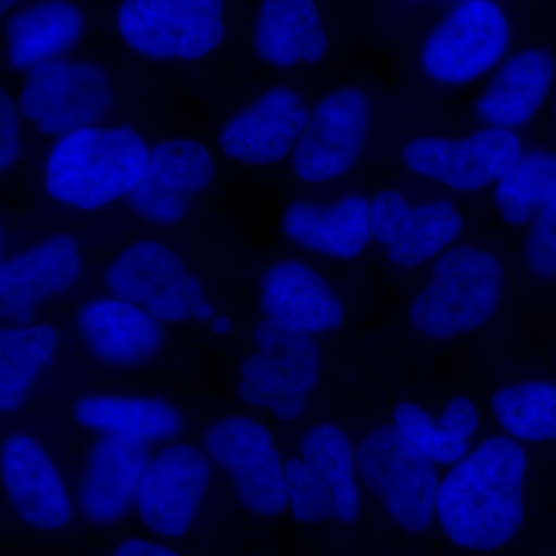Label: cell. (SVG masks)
<instances>
[{
    "label": "cell",
    "instance_id": "obj_10",
    "mask_svg": "<svg viewBox=\"0 0 556 556\" xmlns=\"http://www.w3.org/2000/svg\"><path fill=\"white\" fill-rule=\"evenodd\" d=\"M206 445L232 475L237 496L248 510L273 517L287 507L283 467L268 428L248 417H228L211 427Z\"/></svg>",
    "mask_w": 556,
    "mask_h": 556
},
{
    "label": "cell",
    "instance_id": "obj_36",
    "mask_svg": "<svg viewBox=\"0 0 556 556\" xmlns=\"http://www.w3.org/2000/svg\"><path fill=\"white\" fill-rule=\"evenodd\" d=\"M214 329L218 332V334H225L230 329V321L228 318L219 317L214 321Z\"/></svg>",
    "mask_w": 556,
    "mask_h": 556
},
{
    "label": "cell",
    "instance_id": "obj_32",
    "mask_svg": "<svg viewBox=\"0 0 556 556\" xmlns=\"http://www.w3.org/2000/svg\"><path fill=\"white\" fill-rule=\"evenodd\" d=\"M527 263L536 276L556 278V197L540 215L527 240Z\"/></svg>",
    "mask_w": 556,
    "mask_h": 556
},
{
    "label": "cell",
    "instance_id": "obj_12",
    "mask_svg": "<svg viewBox=\"0 0 556 556\" xmlns=\"http://www.w3.org/2000/svg\"><path fill=\"white\" fill-rule=\"evenodd\" d=\"M507 42L508 25L503 11L489 0H468L427 40L424 68L441 83H467L492 67Z\"/></svg>",
    "mask_w": 556,
    "mask_h": 556
},
{
    "label": "cell",
    "instance_id": "obj_24",
    "mask_svg": "<svg viewBox=\"0 0 556 556\" xmlns=\"http://www.w3.org/2000/svg\"><path fill=\"white\" fill-rule=\"evenodd\" d=\"M79 328L93 353L110 364H139L153 356L161 343L153 317L124 300H98L84 306Z\"/></svg>",
    "mask_w": 556,
    "mask_h": 556
},
{
    "label": "cell",
    "instance_id": "obj_34",
    "mask_svg": "<svg viewBox=\"0 0 556 556\" xmlns=\"http://www.w3.org/2000/svg\"><path fill=\"white\" fill-rule=\"evenodd\" d=\"M439 420L448 428L450 433L467 441L477 431L479 417L470 399L456 396L448 402L447 408L444 409Z\"/></svg>",
    "mask_w": 556,
    "mask_h": 556
},
{
    "label": "cell",
    "instance_id": "obj_33",
    "mask_svg": "<svg viewBox=\"0 0 556 556\" xmlns=\"http://www.w3.org/2000/svg\"><path fill=\"white\" fill-rule=\"evenodd\" d=\"M21 153L20 119L10 94L0 89V170L10 167Z\"/></svg>",
    "mask_w": 556,
    "mask_h": 556
},
{
    "label": "cell",
    "instance_id": "obj_16",
    "mask_svg": "<svg viewBox=\"0 0 556 556\" xmlns=\"http://www.w3.org/2000/svg\"><path fill=\"white\" fill-rule=\"evenodd\" d=\"M207 482V460L199 450L189 445L163 450L139 482L137 497L142 521L160 535H185Z\"/></svg>",
    "mask_w": 556,
    "mask_h": 556
},
{
    "label": "cell",
    "instance_id": "obj_5",
    "mask_svg": "<svg viewBox=\"0 0 556 556\" xmlns=\"http://www.w3.org/2000/svg\"><path fill=\"white\" fill-rule=\"evenodd\" d=\"M357 467L365 485L399 526L426 532L437 511L439 479L433 460L396 426H382L358 445Z\"/></svg>",
    "mask_w": 556,
    "mask_h": 556
},
{
    "label": "cell",
    "instance_id": "obj_35",
    "mask_svg": "<svg viewBox=\"0 0 556 556\" xmlns=\"http://www.w3.org/2000/svg\"><path fill=\"white\" fill-rule=\"evenodd\" d=\"M113 556H179L175 552L148 541L130 540L121 544Z\"/></svg>",
    "mask_w": 556,
    "mask_h": 556
},
{
    "label": "cell",
    "instance_id": "obj_11",
    "mask_svg": "<svg viewBox=\"0 0 556 556\" xmlns=\"http://www.w3.org/2000/svg\"><path fill=\"white\" fill-rule=\"evenodd\" d=\"M519 159L521 142L503 127L479 130L460 141L417 138L404 150L408 169L456 190H477L501 181Z\"/></svg>",
    "mask_w": 556,
    "mask_h": 556
},
{
    "label": "cell",
    "instance_id": "obj_6",
    "mask_svg": "<svg viewBox=\"0 0 556 556\" xmlns=\"http://www.w3.org/2000/svg\"><path fill=\"white\" fill-rule=\"evenodd\" d=\"M303 459L283 468L288 500L300 522L356 521L361 495L354 479L353 448L339 427L321 424L300 441Z\"/></svg>",
    "mask_w": 556,
    "mask_h": 556
},
{
    "label": "cell",
    "instance_id": "obj_27",
    "mask_svg": "<svg viewBox=\"0 0 556 556\" xmlns=\"http://www.w3.org/2000/svg\"><path fill=\"white\" fill-rule=\"evenodd\" d=\"M75 416L84 426L139 441L174 437L181 426L178 413L160 399L86 397Z\"/></svg>",
    "mask_w": 556,
    "mask_h": 556
},
{
    "label": "cell",
    "instance_id": "obj_7",
    "mask_svg": "<svg viewBox=\"0 0 556 556\" xmlns=\"http://www.w3.org/2000/svg\"><path fill=\"white\" fill-rule=\"evenodd\" d=\"M225 0H126L121 36L153 60H200L225 38Z\"/></svg>",
    "mask_w": 556,
    "mask_h": 556
},
{
    "label": "cell",
    "instance_id": "obj_1",
    "mask_svg": "<svg viewBox=\"0 0 556 556\" xmlns=\"http://www.w3.org/2000/svg\"><path fill=\"white\" fill-rule=\"evenodd\" d=\"M525 450L496 437L457 464L439 484L437 511L450 540L471 551L508 543L525 519Z\"/></svg>",
    "mask_w": 556,
    "mask_h": 556
},
{
    "label": "cell",
    "instance_id": "obj_18",
    "mask_svg": "<svg viewBox=\"0 0 556 556\" xmlns=\"http://www.w3.org/2000/svg\"><path fill=\"white\" fill-rule=\"evenodd\" d=\"M2 477L17 514L38 529L67 525L70 501L60 473L38 442L24 434L11 437L2 450Z\"/></svg>",
    "mask_w": 556,
    "mask_h": 556
},
{
    "label": "cell",
    "instance_id": "obj_15",
    "mask_svg": "<svg viewBox=\"0 0 556 556\" xmlns=\"http://www.w3.org/2000/svg\"><path fill=\"white\" fill-rule=\"evenodd\" d=\"M371 237L388 248L394 265L413 268L459 236L463 217L448 201L409 206L401 193L383 190L369 204Z\"/></svg>",
    "mask_w": 556,
    "mask_h": 556
},
{
    "label": "cell",
    "instance_id": "obj_30",
    "mask_svg": "<svg viewBox=\"0 0 556 556\" xmlns=\"http://www.w3.org/2000/svg\"><path fill=\"white\" fill-rule=\"evenodd\" d=\"M492 408L508 433L525 441L556 439V387L546 382L518 383L496 391Z\"/></svg>",
    "mask_w": 556,
    "mask_h": 556
},
{
    "label": "cell",
    "instance_id": "obj_13",
    "mask_svg": "<svg viewBox=\"0 0 556 556\" xmlns=\"http://www.w3.org/2000/svg\"><path fill=\"white\" fill-rule=\"evenodd\" d=\"M369 126L367 97L340 89L325 98L300 135L294 150L295 174L306 182H325L345 174L364 148Z\"/></svg>",
    "mask_w": 556,
    "mask_h": 556
},
{
    "label": "cell",
    "instance_id": "obj_28",
    "mask_svg": "<svg viewBox=\"0 0 556 556\" xmlns=\"http://www.w3.org/2000/svg\"><path fill=\"white\" fill-rule=\"evenodd\" d=\"M56 342V331L47 325L0 329V412L20 407Z\"/></svg>",
    "mask_w": 556,
    "mask_h": 556
},
{
    "label": "cell",
    "instance_id": "obj_38",
    "mask_svg": "<svg viewBox=\"0 0 556 556\" xmlns=\"http://www.w3.org/2000/svg\"><path fill=\"white\" fill-rule=\"evenodd\" d=\"M21 2V0H0V14L5 13L10 7H13L14 3Z\"/></svg>",
    "mask_w": 556,
    "mask_h": 556
},
{
    "label": "cell",
    "instance_id": "obj_3",
    "mask_svg": "<svg viewBox=\"0 0 556 556\" xmlns=\"http://www.w3.org/2000/svg\"><path fill=\"white\" fill-rule=\"evenodd\" d=\"M503 278L500 262L489 252L470 247L445 252L434 265L430 283L413 300V325L434 339L482 327L495 314Z\"/></svg>",
    "mask_w": 556,
    "mask_h": 556
},
{
    "label": "cell",
    "instance_id": "obj_14",
    "mask_svg": "<svg viewBox=\"0 0 556 556\" xmlns=\"http://www.w3.org/2000/svg\"><path fill=\"white\" fill-rule=\"evenodd\" d=\"M212 178L214 161L203 144L190 139L163 142L149 150L144 174L129 193L130 206L150 222L177 223Z\"/></svg>",
    "mask_w": 556,
    "mask_h": 556
},
{
    "label": "cell",
    "instance_id": "obj_17",
    "mask_svg": "<svg viewBox=\"0 0 556 556\" xmlns=\"http://www.w3.org/2000/svg\"><path fill=\"white\" fill-rule=\"evenodd\" d=\"M308 109L295 91L277 87L226 124L219 148L228 159L252 166L288 155L308 124Z\"/></svg>",
    "mask_w": 556,
    "mask_h": 556
},
{
    "label": "cell",
    "instance_id": "obj_22",
    "mask_svg": "<svg viewBox=\"0 0 556 556\" xmlns=\"http://www.w3.org/2000/svg\"><path fill=\"white\" fill-rule=\"evenodd\" d=\"M283 229L303 248L351 260L362 254L371 240L369 203L358 195L346 197L331 206L298 201L285 212Z\"/></svg>",
    "mask_w": 556,
    "mask_h": 556
},
{
    "label": "cell",
    "instance_id": "obj_26",
    "mask_svg": "<svg viewBox=\"0 0 556 556\" xmlns=\"http://www.w3.org/2000/svg\"><path fill=\"white\" fill-rule=\"evenodd\" d=\"M84 31L78 7L50 0L11 17L7 24L9 58L14 68H36L72 49Z\"/></svg>",
    "mask_w": 556,
    "mask_h": 556
},
{
    "label": "cell",
    "instance_id": "obj_31",
    "mask_svg": "<svg viewBox=\"0 0 556 556\" xmlns=\"http://www.w3.org/2000/svg\"><path fill=\"white\" fill-rule=\"evenodd\" d=\"M396 427L428 459L438 464H452L466 455L467 441L450 433L441 420H434L426 409L409 402H399L394 408Z\"/></svg>",
    "mask_w": 556,
    "mask_h": 556
},
{
    "label": "cell",
    "instance_id": "obj_8",
    "mask_svg": "<svg viewBox=\"0 0 556 556\" xmlns=\"http://www.w3.org/2000/svg\"><path fill=\"white\" fill-rule=\"evenodd\" d=\"M112 86L93 64L51 61L33 68L22 90L21 112L43 135L90 127L112 105Z\"/></svg>",
    "mask_w": 556,
    "mask_h": 556
},
{
    "label": "cell",
    "instance_id": "obj_20",
    "mask_svg": "<svg viewBox=\"0 0 556 556\" xmlns=\"http://www.w3.org/2000/svg\"><path fill=\"white\" fill-rule=\"evenodd\" d=\"M79 254L67 236L51 237L0 268V317H27L49 295L72 287L79 274Z\"/></svg>",
    "mask_w": 556,
    "mask_h": 556
},
{
    "label": "cell",
    "instance_id": "obj_2",
    "mask_svg": "<svg viewBox=\"0 0 556 556\" xmlns=\"http://www.w3.org/2000/svg\"><path fill=\"white\" fill-rule=\"evenodd\" d=\"M148 159V146L131 127H86L65 135L51 150L47 190L70 206L102 207L129 195L144 174Z\"/></svg>",
    "mask_w": 556,
    "mask_h": 556
},
{
    "label": "cell",
    "instance_id": "obj_29",
    "mask_svg": "<svg viewBox=\"0 0 556 556\" xmlns=\"http://www.w3.org/2000/svg\"><path fill=\"white\" fill-rule=\"evenodd\" d=\"M556 197V153L532 152L501 179L496 206L511 225H522L540 215Z\"/></svg>",
    "mask_w": 556,
    "mask_h": 556
},
{
    "label": "cell",
    "instance_id": "obj_9",
    "mask_svg": "<svg viewBox=\"0 0 556 556\" xmlns=\"http://www.w3.org/2000/svg\"><path fill=\"white\" fill-rule=\"evenodd\" d=\"M110 289L124 302L146 306L159 320L197 316L204 303L203 288L178 255L155 241L127 248L108 270Z\"/></svg>",
    "mask_w": 556,
    "mask_h": 556
},
{
    "label": "cell",
    "instance_id": "obj_23",
    "mask_svg": "<svg viewBox=\"0 0 556 556\" xmlns=\"http://www.w3.org/2000/svg\"><path fill=\"white\" fill-rule=\"evenodd\" d=\"M255 50L277 67L314 64L327 54L328 38L314 0H265L255 27Z\"/></svg>",
    "mask_w": 556,
    "mask_h": 556
},
{
    "label": "cell",
    "instance_id": "obj_21",
    "mask_svg": "<svg viewBox=\"0 0 556 556\" xmlns=\"http://www.w3.org/2000/svg\"><path fill=\"white\" fill-rule=\"evenodd\" d=\"M144 441L108 434L91 455L89 473L80 492V506L98 522L118 519L138 493L148 468Z\"/></svg>",
    "mask_w": 556,
    "mask_h": 556
},
{
    "label": "cell",
    "instance_id": "obj_25",
    "mask_svg": "<svg viewBox=\"0 0 556 556\" xmlns=\"http://www.w3.org/2000/svg\"><path fill=\"white\" fill-rule=\"evenodd\" d=\"M554 78V61L544 50H526L501 68L477 105L496 127L521 126L543 104Z\"/></svg>",
    "mask_w": 556,
    "mask_h": 556
},
{
    "label": "cell",
    "instance_id": "obj_4",
    "mask_svg": "<svg viewBox=\"0 0 556 556\" xmlns=\"http://www.w3.org/2000/svg\"><path fill=\"white\" fill-rule=\"evenodd\" d=\"M254 340L258 353L241 364V399L273 409L280 420L295 419L305 412L320 375L316 342L308 332L269 317L255 327Z\"/></svg>",
    "mask_w": 556,
    "mask_h": 556
},
{
    "label": "cell",
    "instance_id": "obj_19",
    "mask_svg": "<svg viewBox=\"0 0 556 556\" xmlns=\"http://www.w3.org/2000/svg\"><path fill=\"white\" fill-rule=\"evenodd\" d=\"M262 288L263 309L280 324L308 334L342 327V302L324 278L302 263H277L263 276Z\"/></svg>",
    "mask_w": 556,
    "mask_h": 556
},
{
    "label": "cell",
    "instance_id": "obj_37",
    "mask_svg": "<svg viewBox=\"0 0 556 556\" xmlns=\"http://www.w3.org/2000/svg\"><path fill=\"white\" fill-rule=\"evenodd\" d=\"M212 306L207 305V303H203V305L200 306L199 313H197V317L201 318V320H206V318L212 316Z\"/></svg>",
    "mask_w": 556,
    "mask_h": 556
}]
</instances>
